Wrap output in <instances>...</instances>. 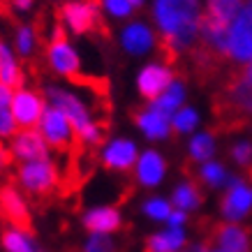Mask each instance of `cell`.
I'll list each match as a JSON object with an SVG mask.
<instances>
[{
    "instance_id": "ffe728a7",
    "label": "cell",
    "mask_w": 252,
    "mask_h": 252,
    "mask_svg": "<svg viewBox=\"0 0 252 252\" xmlns=\"http://www.w3.org/2000/svg\"><path fill=\"white\" fill-rule=\"evenodd\" d=\"M183 97H185L183 84H181V81H171V86L162 93L160 97L155 99L153 109H158V111H160V114H164V116H171V114H176V111H178V107H181Z\"/></svg>"
},
{
    "instance_id": "4316f807",
    "label": "cell",
    "mask_w": 252,
    "mask_h": 252,
    "mask_svg": "<svg viewBox=\"0 0 252 252\" xmlns=\"http://www.w3.org/2000/svg\"><path fill=\"white\" fill-rule=\"evenodd\" d=\"M171 125H174L176 132H190L197 125V114L192 109H178L171 118Z\"/></svg>"
},
{
    "instance_id": "44dd1931",
    "label": "cell",
    "mask_w": 252,
    "mask_h": 252,
    "mask_svg": "<svg viewBox=\"0 0 252 252\" xmlns=\"http://www.w3.org/2000/svg\"><path fill=\"white\" fill-rule=\"evenodd\" d=\"M183 229L181 227H169V231L155 234L148 241V252H174L183 245Z\"/></svg>"
},
{
    "instance_id": "7402d4cb",
    "label": "cell",
    "mask_w": 252,
    "mask_h": 252,
    "mask_svg": "<svg viewBox=\"0 0 252 252\" xmlns=\"http://www.w3.org/2000/svg\"><path fill=\"white\" fill-rule=\"evenodd\" d=\"M16 123L12 118V91L7 86H0V134L9 137Z\"/></svg>"
},
{
    "instance_id": "8fae6325",
    "label": "cell",
    "mask_w": 252,
    "mask_h": 252,
    "mask_svg": "<svg viewBox=\"0 0 252 252\" xmlns=\"http://www.w3.org/2000/svg\"><path fill=\"white\" fill-rule=\"evenodd\" d=\"M12 153L23 162H39L46 160V141L42 132L37 130H23L12 141Z\"/></svg>"
},
{
    "instance_id": "836d02e7",
    "label": "cell",
    "mask_w": 252,
    "mask_h": 252,
    "mask_svg": "<svg viewBox=\"0 0 252 252\" xmlns=\"http://www.w3.org/2000/svg\"><path fill=\"white\" fill-rule=\"evenodd\" d=\"M9 160H12V155H9L7 151L2 148V144H0V167H7Z\"/></svg>"
},
{
    "instance_id": "2e32d148",
    "label": "cell",
    "mask_w": 252,
    "mask_h": 252,
    "mask_svg": "<svg viewBox=\"0 0 252 252\" xmlns=\"http://www.w3.org/2000/svg\"><path fill=\"white\" fill-rule=\"evenodd\" d=\"M86 227L95 234H109V231H116L121 227V215L116 208H95L86 215Z\"/></svg>"
},
{
    "instance_id": "7a4b0ae2",
    "label": "cell",
    "mask_w": 252,
    "mask_h": 252,
    "mask_svg": "<svg viewBox=\"0 0 252 252\" xmlns=\"http://www.w3.org/2000/svg\"><path fill=\"white\" fill-rule=\"evenodd\" d=\"M46 58H49V65H51L58 74L69 79L72 84L91 88L97 97H102L107 102L109 84L104 79H93V77H84V74H81V69H79V56L74 54V49L67 44V35H65L61 16H58L54 23V32H51V39H49V46H46Z\"/></svg>"
},
{
    "instance_id": "7c38bea8",
    "label": "cell",
    "mask_w": 252,
    "mask_h": 252,
    "mask_svg": "<svg viewBox=\"0 0 252 252\" xmlns=\"http://www.w3.org/2000/svg\"><path fill=\"white\" fill-rule=\"evenodd\" d=\"M104 167L107 169H116V171H127V169L137 162V148L132 141L127 139H116L104 148L102 153Z\"/></svg>"
},
{
    "instance_id": "f35d334b",
    "label": "cell",
    "mask_w": 252,
    "mask_h": 252,
    "mask_svg": "<svg viewBox=\"0 0 252 252\" xmlns=\"http://www.w3.org/2000/svg\"><path fill=\"white\" fill-rule=\"evenodd\" d=\"M211 252H222V250H211Z\"/></svg>"
},
{
    "instance_id": "e0dca14e",
    "label": "cell",
    "mask_w": 252,
    "mask_h": 252,
    "mask_svg": "<svg viewBox=\"0 0 252 252\" xmlns=\"http://www.w3.org/2000/svg\"><path fill=\"white\" fill-rule=\"evenodd\" d=\"M0 86H7L9 91H21L23 86L21 69H19V65L14 63L5 44H0Z\"/></svg>"
},
{
    "instance_id": "484cf974",
    "label": "cell",
    "mask_w": 252,
    "mask_h": 252,
    "mask_svg": "<svg viewBox=\"0 0 252 252\" xmlns=\"http://www.w3.org/2000/svg\"><path fill=\"white\" fill-rule=\"evenodd\" d=\"M199 176H201V181L208 183V185H222L224 181H227V171H224V167H222V164H215V162L204 164L201 171H199Z\"/></svg>"
},
{
    "instance_id": "603a6c76",
    "label": "cell",
    "mask_w": 252,
    "mask_h": 252,
    "mask_svg": "<svg viewBox=\"0 0 252 252\" xmlns=\"http://www.w3.org/2000/svg\"><path fill=\"white\" fill-rule=\"evenodd\" d=\"M199 201H201V194L192 183H183L176 188L174 204L178 206V211H192V208L199 206Z\"/></svg>"
},
{
    "instance_id": "cb8c5ba5",
    "label": "cell",
    "mask_w": 252,
    "mask_h": 252,
    "mask_svg": "<svg viewBox=\"0 0 252 252\" xmlns=\"http://www.w3.org/2000/svg\"><path fill=\"white\" fill-rule=\"evenodd\" d=\"M2 245L7 252H37L35 245L31 243V238L26 231H19V229H12V231H5L2 234Z\"/></svg>"
},
{
    "instance_id": "4fadbf2b",
    "label": "cell",
    "mask_w": 252,
    "mask_h": 252,
    "mask_svg": "<svg viewBox=\"0 0 252 252\" xmlns=\"http://www.w3.org/2000/svg\"><path fill=\"white\" fill-rule=\"evenodd\" d=\"M250 208H252V190L245 188L243 183H238V181H231L229 192H227V197L222 201L224 215H227L229 220H238V218L248 215Z\"/></svg>"
},
{
    "instance_id": "83f0119b",
    "label": "cell",
    "mask_w": 252,
    "mask_h": 252,
    "mask_svg": "<svg viewBox=\"0 0 252 252\" xmlns=\"http://www.w3.org/2000/svg\"><path fill=\"white\" fill-rule=\"evenodd\" d=\"M144 211L151 215L153 220H167L169 213H171V206H169L164 199H151V201H146Z\"/></svg>"
},
{
    "instance_id": "30bf717a",
    "label": "cell",
    "mask_w": 252,
    "mask_h": 252,
    "mask_svg": "<svg viewBox=\"0 0 252 252\" xmlns=\"http://www.w3.org/2000/svg\"><path fill=\"white\" fill-rule=\"evenodd\" d=\"M174 81V72L167 65H148L139 74V93L146 99H158Z\"/></svg>"
},
{
    "instance_id": "3957f363",
    "label": "cell",
    "mask_w": 252,
    "mask_h": 252,
    "mask_svg": "<svg viewBox=\"0 0 252 252\" xmlns=\"http://www.w3.org/2000/svg\"><path fill=\"white\" fill-rule=\"evenodd\" d=\"M49 97L54 102L56 109H61L65 118L69 121V125L74 127V132L79 134L81 144L86 148H93V146L102 144V134H104V125L102 123H95L91 121V114L88 109L81 104V99L74 97L72 93H65V91H58V88H51L49 91Z\"/></svg>"
},
{
    "instance_id": "277c9868",
    "label": "cell",
    "mask_w": 252,
    "mask_h": 252,
    "mask_svg": "<svg viewBox=\"0 0 252 252\" xmlns=\"http://www.w3.org/2000/svg\"><path fill=\"white\" fill-rule=\"evenodd\" d=\"M39 125H42V137H44V141H49L56 151L67 153L69 158H72V155L81 153L86 148L61 109H56V107L44 109V116H42Z\"/></svg>"
},
{
    "instance_id": "e575fe53",
    "label": "cell",
    "mask_w": 252,
    "mask_h": 252,
    "mask_svg": "<svg viewBox=\"0 0 252 252\" xmlns=\"http://www.w3.org/2000/svg\"><path fill=\"white\" fill-rule=\"evenodd\" d=\"M14 2H16V7H19V9H28V7H31V0H14Z\"/></svg>"
},
{
    "instance_id": "d6986e66",
    "label": "cell",
    "mask_w": 252,
    "mask_h": 252,
    "mask_svg": "<svg viewBox=\"0 0 252 252\" xmlns=\"http://www.w3.org/2000/svg\"><path fill=\"white\" fill-rule=\"evenodd\" d=\"M218 245H220L222 252H248L250 250V241H248V234L238 227H220L218 229Z\"/></svg>"
},
{
    "instance_id": "ac0fdd59",
    "label": "cell",
    "mask_w": 252,
    "mask_h": 252,
    "mask_svg": "<svg viewBox=\"0 0 252 252\" xmlns=\"http://www.w3.org/2000/svg\"><path fill=\"white\" fill-rule=\"evenodd\" d=\"M123 44L130 54H146L153 46V32L141 23H132L130 28L123 32Z\"/></svg>"
},
{
    "instance_id": "1f68e13d",
    "label": "cell",
    "mask_w": 252,
    "mask_h": 252,
    "mask_svg": "<svg viewBox=\"0 0 252 252\" xmlns=\"http://www.w3.org/2000/svg\"><path fill=\"white\" fill-rule=\"evenodd\" d=\"M231 155H234V160H236V162L245 164V162H250V158H252V146L248 144V141H241V144L234 146Z\"/></svg>"
},
{
    "instance_id": "ab89813d",
    "label": "cell",
    "mask_w": 252,
    "mask_h": 252,
    "mask_svg": "<svg viewBox=\"0 0 252 252\" xmlns=\"http://www.w3.org/2000/svg\"><path fill=\"white\" fill-rule=\"evenodd\" d=\"M250 178H252V169H250Z\"/></svg>"
},
{
    "instance_id": "f546056e",
    "label": "cell",
    "mask_w": 252,
    "mask_h": 252,
    "mask_svg": "<svg viewBox=\"0 0 252 252\" xmlns=\"http://www.w3.org/2000/svg\"><path fill=\"white\" fill-rule=\"evenodd\" d=\"M19 51H21V56H31L32 51V44H35V37H32V31L28 28V26H21L19 28Z\"/></svg>"
},
{
    "instance_id": "5b68a950",
    "label": "cell",
    "mask_w": 252,
    "mask_h": 252,
    "mask_svg": "<svg viewBox=\"0 0 252 252\" xmlns=\"http://www.w3.org/2000/svg\"><path fill=\"white\" fill-rule=\"evenodd\" d=\"M224 58L231 63H252V0L238 9L227 32Z\"/></svg>"
},
{
    "instance_id": "d6a6232c",
    "label": "cell",
    "mask_w": 252,
    "mask_h": 252,
    "mask_svg": "<svg viewBox=\"0 0 252 252\" xmlns=\"http://www.w3.org/2000/svg\"><path fill=\"white\" fill-rule=\"evenodd\" d=\"M183 220H185L183 211H171V213H169V218H167V222L171 224V227H181V224H183Z\"/></svg>"
},
{
    "instance_id": "8d00e7d4",
    "label": "cell",
    "mask_w": 252,
    "mask_h": 252,
    "mask_svg": "<svg viewBox=\"0 0 252 252\" xmlns=\"http://www.w3.org/2000/svg\"><path fill=\"white\" fill-rule=\"evenodd\" d=\"M127 2H130L132 7H139V5H141V0H127Z\"/></svg>"
},
{
    "instance_id": "8992f818",
    "label": "cell",
    "mask_w": 252,
    "mask_h": 252,
    "mask_svg": "<svg viewBox=\"0 0 252 252\" xmlns=\"http://www.w3.org/2000/svg\"><path fill=\"white\" fill-rule=\"evenodd\" d=\"M19 181H21L23 190L28 192L32 199L51 197L61 188V176H58L56 167L49 160L26 162L19 169Z\"/></svg>"
},
{
    "instance_id": "5bb4252c",
    "label": "cell",
    "mask_w": 252,
    "mask_h": 252,
    "mask_svg": "<svg viewBox=\"0 0 252 252\" xmlns=\"http://www.w3.org/2000/svg\"><path fill=\"white\" fill-rule=\"evenodd\" d=\"M134 121L141 130L146 132V137L151 139H164L169 134V116L160 114L158 109H146V111H137Z\"/></svg>"
},
{
    "instance_id": "d590c367",
    "label": "cell",
    "mask_w": 252,
    "mask_h": 252,
    "mask_svg": "<svg viewBox=\"0 0 252 252\" xmlns=\"http://www.w3.org/2000/svg\"><path fill=\"white\" fill-rule=\"evenodd\" d=\"M243 72H245V77H248V81H250V84H252V63H250V65H248V67L243 69Z\"/></svg>"
},
{
    "instance_id": "d4e9b609",
    "label": "cell",
    "mask_w": 252,
    "mask_h": 252,
    "mask_svg": "<svg viewBox=\"0 0 252 252\" xmlns=\"http://www.w3.org/2000/svg\"><path fill=\"white\" fill-rule=\"evenodd\" d=\"M213 151H215V141H213L211 134H197V137L192 139L190 155L194 158V160H199V162L208 160V158L213 155Z\"/></svg>"
},
{
    "instance_id": "f1b7e54d",
    "label": "cell",
    "mask_w": 252,
    "mask_h": 252,
    "mask_svg": "<svg viewBox=\"0 0 252 252\" xmlns=\"http://www.w3.org/2000/svg\"><path fill=\"white\" fill-rule=\"evenodd\" d=\"M86 252H114V243L104 234H95L86 245Z\"/></svg>"
},
{
    "instance_id": "74e56055",
    "label": "cell",
    "mask_w": 252,
    "mask_h": 252,
    "mask_svg": "<svg viewBox=\"0 0 252 252\" xmlns=\"http://www.w3.org/2000/svg\"><path fill=\"white\" fill-rule=\"evenodd\" d=\"M86 2H91V5H95V7H99V5H102V0H86Z\"/></svg>"
},
{
    "instance_id": "9c48e42d",
    "label": "cell",
    "mask_w": 252,
    "mask_h": 252,
    "mask_svg": "<svg viewBox=\"0 0 252 252\" xmlns=\"http://www.w3.org/2000/svg\"><path fill=\"white\" fill-rule=\"evenodd\" d=\"M0 213L14 224V229L31 231V215H28V208H26L21 194H19L14 188H0Z\"/></svg>"
},
{
    "instance_id": "4dcf8cb0",
    "label": "cell",
    "mask_w": 252,
    "mask_h": 252,
    "mask_svg": "<svg viewBox=\"0 0 252 252\" xmlns=\"http://www.w3.org/2000/svg\"><path fill=\"white\" fill-rule=\"evenodd\" d=\"M102 2L107 5V9L114 16H127L132 12V5L127 0H102Z\"/></svg>"
},
{
    "instance_id": "ba28073f",
    "label": "cell",
    "mask_w": 252,
    "mask_h": 252,
    "mask_svg": "<svg viewBox=\"0 0 252 252\" xmlns=\"http://www.w3.org/2000/svg\"><path fill=\"white\" fill-rule=\"evenodd\" d=\"M44 116V99L32 91H19L12 95V118L19 127L32 130Z\"/></svg>"
},
{
    "instance_id": "9a60e30c",
    "label": "cell",
    "mask_w": 252,
    "mask_h": 252,
    "mask_svg": "<svg viewBox=\"0 0 252 252\" xmlns=\"http://www.w3.org/2000/svg\"><path fill=\"white\" fill-rule=\"evenodd\" d=\"M164 176V162L162 158L155 151H148L139 158V164H137V178L139 183L146 185V188H153L162 181Z\"/></svg>"
},
{
    "instance_id": "6da1fadb",
    "label": "cell",
    "mask_w": 252,
    "mask_h": 252,
    "mask_svg": "<svg viewBox=\"0 0 252 252\" xmlns=\"http://www.w3.org/2000/svg\"><path fill=\"white\" fill-rule=\"evenodd\" d=\"M155 19L160 26V51L167 63H176L178 54L194 46L199 35V0H158Z\"/></svg>"
},
{
    "instance_id": "52a82bcc",
    "label": "cell",
    "mask_w": 252,
    "mask_h": 252,
    "mask_svg": "<svg viewBox=\"0 0 252 252\" xmlns=\"http://www.w3.org/2000/svg\"><path fill=\"white\" fill-rule=\"evenodd\" d=\"M61 19L63 23H67L77 35H86V32H97L102 37H109V28L104 26V19L99 16L97 7L91 2H65L61 7Z\"/></svg>"
}]
</instances>
